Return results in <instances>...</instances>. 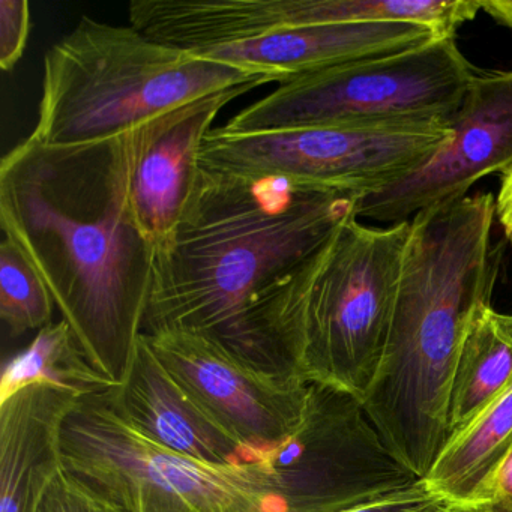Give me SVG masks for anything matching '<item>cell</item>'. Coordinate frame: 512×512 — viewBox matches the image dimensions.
<instances>
[{"instance_id": "1", "label": "cell", "mask_w": 512, "mask_h": 512, "mask_svg": "<svg viewBox=\"0 0 512 512\" xmlns=\"http://www.w3.org/2000/svg\"><path fill=\"white\" fill-rule=\"evenodd\" d=\"M134 131V130H133ZM133 131L85 145L29 136L0 164V226L115 386L143 334L157 247L131 202Z\"/></svg>"}, {"instance_id": "2", "label": "cell", "mask_w": 512, "mask_h": 512, "mask_svg": "<svg viewBox=\"0 0 512 512\" xmlns=\"http://www.w3.org/2000/svg\"><path fill=\"white\" fill-rule=\"evenodd\" d=\"M361 199L280 176L200 169L181 221L157 248L143 334L197 332L253 365L257 301L358 217Z\"/></svg>"}, {"instance_id": "3", "label": "cell", "mask_w": 512, "mask_h": 512, "mask_svg": "<svg viewBox=\"0 0 512 512\" xmlns=\"http://www.w3.org/2000/svg\"><path fill=\"white\" fill-rule=\"evenodd\" d=\"M496 197L467 196L410 218L385 355L365 413L418 479L448 440L449 389L473 320L491 305L503 245L491 242Z\"/></svg>"}, {"instance_id": "4", "label": "cell", "mask_w": 512, "mask_h": 512, "mask_svg": "<svg viewBox=\"0 0 512 512\" xmlns=\"http://www.w3.org/2000/svg\"><path fill=\"white\" fill-rule=\"evenodd\" d=\"M409 235L410 220H347L257 301L251 362L364 403L385 355Z\"/></svg>"}, {"instance_id": "5", "label": "cell", "mask_w": 512, "mask_h": 512, "mask_svg": "<svg viewBox=\"0 0 512 512\" xmlns=\"http://www.w3.org/2000/svg\"><path fill=\"white\" fill-rule=\"evenodd\" d=\"M271 82L158 43L134 26L83 16L44 58L40 115L31 136L53 146L101 142L197 98Z\"/></svg>"}, {"instance_id": "6", "label": "cell", "mask_w": 512, "mask_h": 512, "mask_svg": "<svg viewBox=\"0 0 512 512\" xmlns=\"http://www.w3.org/2000/svg\"><path fill=\"white\" fill-rule=\"evenodd\" d=\"M62 463L127 512H280L262 464L212 466L166 448L125 416L115 388L80 398Z\"/></svg>"}, {"instance_id": "7", "label": "cell", "mask_w": 512, "mask_h": 512, "mask_svg": "<svg viewBox=\"0 0 512 512\" xmlns=\"http://www.w3.org/2000/svg\"><path fill=\"white\" fill-rule=\"evenodd\" d=\"M475 74L455 38L434 40L409 52L281 82L223 128L230 133H272L449 119Z\"/></svg>"}, {"instance_id": "8", "label": "cell", "mask_w": 512, "mask_h": 512, "mask_svg": "<svg viewBox=\"0 0 512 512\" xmlns=\"http://www.w3.org/2000/svg\"><path fill=\"white\" fill-rule=\"evenodd\" d=\"M449 137V119L272 133H230L220 127L206 136L199 166L238 175L280 176L367 197L418 169Z\"/></svg>"}, {"instance_id": "9", "label": "cell", "mask_w": 512, "mask_h": 512, "mask_svg": "<svg viewBox=\"0 0 512 512\" xmlns=\"http://www.w3.org/2000/svg\"><path fill=\"white\" fill-rule=\"evenodd\" d=\"M280 512H343L416 484L358 398L308 383L298 428L260 455Z\"/></svg>"}, {"instance_id": "10", "label": "cell", "mask_w": 512, "mask_h": 512, "mask_svg": "<svg viewBox=\"0 0 512 512\" xmlns=\"http://www.w3.org/2000/svg\"><path fill=\"white\" fill-rule=\"evenodd\" d=\"M451 137L418 169L362 197L358 218L397 224L466 199L473 184L512 167V71L476 73L449 118Z\"/></svg>"}, {"instance_id": "11", "label": "cell", "mask_w": 512, "mask_h": 512, "mask_svg": "<svg viewBox=\"0 0 512 512\" xmlns=\"http://www.w3.org/2000/svg\"><path fill=\"white\" fill-rule=\"evenodd\" d=\"M142 335L161 364L253 452L256 463L298 428L308 383L260 370L197 332Z\"/></svg>"}, {"instance_id": "12", "label": "cell", "mask_w": 512, "mask_h": 512, "mask_svg": "<svg viewBox=\"0 0 512 512\" xmlns=\"http://www.w3.org/2000/svg\"><path fill=\"white\" fill-rule=\"evenodd\" d=\"M260 85L197 98L133 131L131 202L140 229L160 247L184 215L199 176L200 149L221 110Z\"/></svg>"}, {"instance_id": "13", "label": "cell", "mask_w": 512, "mask_h": 512, "mask_svg": "<svg viewBox=\"0 0 512 512\" xmlns=\"http://www.w3.org/2000/svg\"><path fill=\"white\" fill-rule=\"evenodd\" d=\"M434 40L442 38L430 28L412 23H328L188 52L281 83L338 65L409 52Z\"/></svg>"}, {"instance_id": "14", "label": "cell", "mask_w": 512, "mask_h": 512, "mask_svg": "<svg viewBox=\"0 0 512 512\" xmlns=\"http://www.w3.org/2000/svg\"><path fill=\"white\" fill-rule=\"evenodd\" d=\"M119 407L133 424L166 448L212 466L256 463L248 451L179 382L140 335L124 382L115 388Z\"/></svg>"}, {"instance_id": "15", "label": "cell", "mask_w": 512, "mask_h": 512, "mask_svg": "<svg viewBox=\"0 0 512 512\" xmlns=\"http://www.w3.org/2000/svg\"><path fill=\"white\" fill-rule=\"evenodd\" d=\"M82 395L31 385L0 403V512H35L62 463V433Z\"/></svg>"}, {"instance_id": "16", "label": "cell", "mask_w": 512, "mask_h": 512, "mask_svg": "<svg viewBox=\"0 0 512 512\" xmlns=\"http://www.w3.org/2000/svg\"><path fill=\"white\" fill-rule=\"evenodd\" d=\"M511 451L509 388L443 445L422 484L452 511L484 512Z\"/></svg>"}, {"instance_id": "17", "label": "cell", "mask_w": 512, "mask_h": 512, "mask_svg": "<svg viewBox=\"0 0 512 512\" xmlns=\"http://www.w3.org/2000/svg\"><path fill=\"white\" fill-rule=\"evenodd\" d=\"M512 388V314L491 305L473 320L449 389L448 440ZM446 440V442H448Z\"/></svg>"}, {"instance_id": "18", "label": "cell", "mask_w": 512, "mask_h": 512, "mask_svg": "<svg viewBox=\"0 0 512 512\" xmlns=\"http://www.w3.org/2000/svg\"><path fill=\"white\" fill-rule=\"evenodd\" d=\"M31 385L59 386L82 397L118 388L92 367L65 320L38 331L32 343L7 362L0 379V403Z\"/></svg>"}, {"instance_id": "19", "label": "cell", "mask_w": 512, "mask_h": 512, "mask_svg": "<svg viewBox=\"0 0 512 512\" xmlns=\"http://www.w3.org/2000/svg\"><path fill=\"white\" fill-rule=\"evenodd\" d=\"M55 301L13 242L0 244V319L13 337L52 325Z\"/></svg>"}, {"instance_id": "20", "label": "cell", "mask_w": 512, "mask_h": 512, "mask_svg": "<svg viewBox=\"0 0 512 512\" xmlns=\"http://www.w3.org/2000/svg\"><path fill=\"white\" fill-rule=\"evenodd\" d=\"M35 512H127L65 467L50 482Z\"/></svg>"}, {"instance_id": "21", "label": "cell", "mask_w": 512, "mask_h": 512, "mask_svg": "<svg viewBox=\"0 0 512 512\" xmlns=\"http://www.w3.org/2000/svg\"><path fill=\"white\" fill-rule=\"evenodd\" d=\"M31 32V8L26 0H0V68H16Z\"/></svg>"}, {"instance_id": "22", "label": "cell", "mask_w": 512, "mask_h": 512, "mask_svg": "<svg viewBox=\"0 0 512 512\" xmlns=\"http://www.w3.org/2000/svg\"><path fill=\"white\" fill-rule=\"evenodd\" d=\"M443 508L446 506L428 491L422 481H418L403 490L361 503L343 512H436Z\"/></svg>"}, {"instance_id": "23", "label": "cell", "mask_w": 512, "mask_h": 512, "mask_svg": "<svg viewBox=\"0 0 512 512\" xmlns=\"http://www.w3.org/2000/svg\"><path fill=\"white\" fill-rule=\"evenodd\" d=\"M484 512H512V451L497 475Z\"/></svg>"}, {"instance_id": "24", "label": "cell", "mask_w": 512, "mask_h": 512, "mask_svg": "<svg viewBox=\"0 0 512 512\" xmlns=\"http://www.w3.org/2000/svg\"><path fill=\"white\" fill-rule=\"evenodd\" d=\"M496 218L506 239L512 244V167L503 173L499 193L496 196Z\"/></svg>"}, {"instance_id": "25", "label": "cell", "mask_w": 512, "mask_h": 512, "mask_svg": "<svg viewBox=\"0 0 512 512\" xmlns=\"http://www.w3.org/2000/svg\"><path fill=\"white\" fill-rule=\"evenodd\" d=\"M482 11L497 25L512 31V0H481Z\"/></svg>"}, {"instance_id": "26", "label": "cell", "mask_w": 512, "mask_h": 512, "mask_svg": "<svg viewBox=\"0 0 512 512\" xmlns=\"http://www.w3.org/2000/svg\"><path fill=\"white\" fill-rule=\"evenodd\" d=\"M436 512H457V511H452V509H449V508H443V509H439V511H436Z\"/></svg>"}]
</instances>
